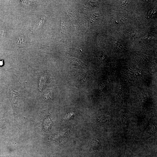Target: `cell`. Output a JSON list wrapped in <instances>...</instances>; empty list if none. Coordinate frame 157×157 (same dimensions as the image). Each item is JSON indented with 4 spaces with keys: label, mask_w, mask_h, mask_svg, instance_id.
<instances>
[{
    "label": "cell",
    "mask_w": 157,
    "mask_h": 157,
    "mask_svg": "<svg viewBox=\"0 0 157 157\" xmlns=\"http://www.w3.org/2000/svg\"><path fill=\"white\" fill-rule=\"evenodd\" d=\"M66 26L64 24H63V22L61 21V23L60 26V31L63 32V31H65L66 29Z\"/></svg>",
    "instance_id": "obj_2"
},
{
    "label": "cell",
    "mask_w": 157,
    "mask_h": 157,
    "mask_svg": "<svg viewBox=\"0 0 157 157\" xmlns=\"http://www.w3.org/2000/svg\"><path fill=\"white\" fill-rule=\"evenodd\" d=\"M3 65V60H0V66H2Z\"/></svg>",
    "instance_id": "obj_3"
},
{
    "label": "cell",
    "mask_w": 157,
    "mask_h": 157,
    "mask_svg": "<svg viewBox=\"0 0 157 157\" xmlns=\"http://www.w3.org/2000/svg\"><path fill=\"white\" fill-rule=\"evenodd\" d=\"M17 39V44L20 45H24L25 44V39L22 35H19Z\"/></svg>",
    "instance_id": "obj_1"
}]
</instances>
